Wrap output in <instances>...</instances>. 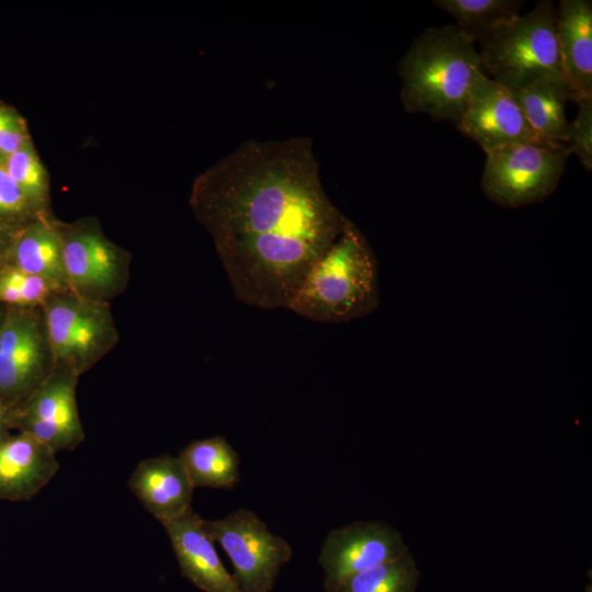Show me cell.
Listing matches in <instances>:
<instances>
[{
    "label": "cell",
    "mask_w": 592,
    "mask_h": 592,
    "mask_svg": "<svg viewBox=\"0 0 592 592\" xmlns=\"http://www.w3.org/2000/svg\"><path fill=\"white\" fill-rule=\"evenodd\" d=\"M127 486L160 523L192 508L195 488L178 456L162 454L139 462Z\"/></svg>",
    "instance_id": "15"
},
{
    "label": "cell",
    "mask_w": 592,
    "mask_h": 592,
    "mask_svg": "<svg viewBox=\"0 0 592 592\" xmlns=\"http://www.w3.org/2000/svg\"><path fill=\"white\" fill-rule=\"evenodd\" d=\"M0 264L43 277L68 289L60 231L58 225L48 218L36 217L16 231Z\"/></svg>",
    "instance_id": "17"
},
{
    "label": "cell",
    "mask_w": 592,
    "mask_h": 592,
    "mask_svg": "<svg viewBox=\"0 0 592 592\" xmlns=\"http://www.w3.org/2000/svg\"><path fill=\"white\" fill-rule=\"evenodd\" d=\"M535 133L550 144H566L569 132L565 107L571 91L563 78H548L512 92Z\"/></svg>",
    "instance_id": "18"
},
{
    "label": "cell",
    "mask_w": 592,
    "mask_h": 592,
    "mask_svg": "<svg viewBox=\"0 0 592 592\" xmlns=\"http://www.w3.org/2000/svg\"><path fill=\"white\" fill-rule=\"evenodd\" d=\"M59 231L67 286L70 293L93 301L110 303L129 281L128 253L92 226Z\"/></svg>",
    "instance_id": "9"
},
{
    "label": "cell",
    "mask_w": 592,
    "mask_h": 592,
    "mask_svg": "<svg viewBox=\"0 0 592 592\" xmlns=\"http://www.w3.org/2000/svg\"><path fill=\"white\" fill-rule=\"evenodd\" d=\"M53 369L42 307H7L0 322V399L12 414Z\"/></svg>",
    "instance_id": "8"
},
{
    "label": "cell",
    "mask_w": 592,
    "mask_h": 592,
    "mask_svg": "<svg viewBox=\"0 0 592 592\" xmlns=\"http://www.w3.org/2000/svg\"><path fill=\"white\" fill-rule=\"evenodd\" d=\"M202 525L218 543L232 565L240 592H271L293 548L272 533L251 510L239 508L223 519H202Z\"/></svg>",
    "instance_id": "7"
},
{
    "label": "cell",
    "mask_w": 592,
    "mask_h": 592,
    "mask_svg": "<svg viewBox=\"0 0 592 592\" xmlns=\"http://www.w3.org/2000/svg\"><path fill=\"white\" fill-rule=\"evenodd\" d=\"M62 292L69 291L43 277L0 264V304L5 307H42L52 296Z\"/></svg>",
    "instance_id": "22"
},
{
    "label": "cell",
    "mask_w": 592,
    "mask_h": 592,
    "mask_svg": "<svg viewBox=\"0 0 592 592\" xmlns=\"http://www.w3.org/2000/svg\"><path fill=\"white\" fill-rule=\"evenodd\" d=\"M409 553L401 533L382 521H355L333 528L327 534L318 557L323 571V592H330L357 572Z\"/></svg>",
    "instance_id": "10"
},
{
    "label": "cell",
    "mask_w": 592,
    "mask_h": 592,
    "mask_svg": "<svg viewBox=\"0 0 592 592\" xmlns=\"http://www.w3.org/2000/svg\"><path fill=\"white\" fill-rule=\"evenodd\" d=\"M56 454L24 432H10L1 437L0 500H32L58 471Z\"/></svg>",
    "instance_id": "14"
},
{
    "label": "cell",
    "mask_w": 592,
    "mask_h": 592,
    "mask_svg": "<svg viewBox=\"0 0 592 592\" xmlns=\"http://www.w3.org/2000/svg\"><path fill=\"white\" fill-rule=\"evenodd\" d=\"M183 578L204 592H240L232 574L223 565L202 517L189 509L161 522Z\"/></svg>",
    "instance_id": "13"
},
{
    "label": "cell",
    "mask_w": 592,
    "mask_h": 592,
    "mask_svg": "<svg viewBox=\"0 0 592 592\" xmlns=\"http://www.w3.org/2000/svg\"><path fill=\"white\" fill-rule=\"evenodd\" d=\"M191 206L235 296L265 310L287 309L349 219L325 192L306 137L240 145L195 181Z\"/></svg>",
    "instance_id": "1"
},
{
    "label": "cell",
    "mask_w": 592,
    "mask_h": 592,
    "mask_svg": "<svg viewBox=\"0 0 592 592\" xmlns=\"http://www.w3.org/2000/svg\"><path fill=\"white\" fill-rule=\"evenodd\" d=\"M378 305L377 259L362 231L348 219L306 272L287 310L317 322L342 323L368 316Z\"/></svg>",
    "instance_id": "3"
},
{
    "label": "cell",
    "mask_w": 592,
    "mask_h": 592,
    "mask_svg": "<svg viewBox=\"0 0 592 592\" xmlns=\"http://www.w3.org/2000/svg\"><path fill=\"white\" fill-rule=\"evenodd\" d=\"M556 33L562 75L571 91V101L592 98V2L560 1Z\"/></svg>",
    "instance_id": "16"
},
{
    "label": "cell",
    "mask_w": 592,
    "mask_h": 592,
    "mask_svg": "<svg viewBox=\"0 0 592 592\" xmlns=\"http://www.w3.org/2000/svg\"><path fill=\"white\" fill-rule=\"evenodd\" d=\"M42 309L54 368L80 376L118 342L110 303L62 292L52 296Z\"/></svg>",
    "instance_id": "5"
},
{
    "label": "cell",
    "mask_w": 592,
    "mask_h": 592,
    "mask_svg": "<svg viewBox=\"0 0 592 592\" xmlns=\"http://www.w3.org/2000/svg\"><path fill=\"white\" fill-rule=\"evenodd\" d=\"M400 98L409 113L457 125L479 73L478 49L455 24L424 30L398 65Z\"/></svg>",
    "instance_id": "2"
},
{
    "label": "cell",
    "mask_w": 592,
    "mask_h": 592,
    "mask_svg": "<svg viewBox=\"0 0 592 592\" xmlns=\"http://www.w3.org/2000/svg\"><path fill=\"white\" fill-rule=\"evenodd\" d=\"M556 18L554 2L544 0L487 32L476 43L485 72L511 92L543 79L563 78Z\"/></svg>",
    "instance_id": "4"
},
{
    "label": "cell",
    "mask_w": 592,
    "mask_h": 592,
    "mask_svg": "<svg viewBox=\"0 0 592 592\" xmlns=\"http://www.w3.org/2000/svg\"><path fill=\"white\" fill-rule=\"evenodd\" d=\"M0 161L34 207L41 212L46 200L47 179L32 147L27 145L12 153L0 156Z\"/></svg>",
    "instance_id": "23"
},
{
    "label": "cell",
    "mask_w": 592,
    "mask_h": 592,
    "mask_svg": "<svg viewBox=\"0 0 592 592\" xmlns=\"http://www.w3.org/2000/svg\"><path fill=\"white\" fill-rule=\"evenodd\" d=\"M421 572L411 553L357 572L330 592H415Z\"/></svg>",
    "instance_id": "21"
},
{
    "label": "cell",
    "mask_w": 592,
    "mask_h": 592,
    "mask_svg": "<svg viewBox=\"0 0 592 592\" xmlns=\"http://www.w3.org/2000/svg\"><path fill=\"white\" fill-rule=\"evenodd\" d=\"M456 127L486 153L515 144L553 145L531 127L512 92L486 72L476 78Z\"/></svg>",
    "instance_id": "12"
},
{
    "label": "cell",
    "mask_w": 592,
    "mask_h": 592,
    "mask_svg": "<svg viewBox=\"0 0 592 592\" xmlns=\"http://www.w3.org/2000/svg\"><path fill=\"white\" fill-rule=\"evenodd\" d=\"M16 231H13L12 228L0 217V261L8 251Z\"/></svg>",
    "instance_id": "27"
},
{
    "label": "cell",
    "mask_w": 592,
    "mask_h": 592,
    "mask_svg": "<svg viewBox=\"0 0 592 592\" xmlns=\"http://www.w3.org/2000/svg\"><path fill=\"white\" fill-rule=\"evenodd\" d=\"M584 592H592V584L591 583L587 584V587L584 589Z\"/></svg>",
    "instance_id": "30"
},
{
    "label": "cell",
    "mask_w": 592,
    "mask_h": 592,
    "mask_svg": "<svg viewBox=\"0 0 592 592\" xmlns=\"http://www.w3.org/2000/svg\"><path fill=\"white\" fill-rule=\"evenodd\" d=\"M12 413L0 399V439L9 434L11 426Z\"/></svg>",
    "instance_id": "28"
},
{
    "label": "cell",
    "mask_w": 592,
    "mask_h": 592,
    "mask_svg": "<svg viewBox=\"0 0 592 592\" xmlns=\"http://www.w3.org/2000/svg\"><path fill=\"white\" fill-rule=\"evenodd\" d=\"M7 307L0 304V322L4 316Z\"/></svg>",
    "instance_id": "29"
},
{
    "label": "cell",
    "mask_w": 592,
    "mask_h": 592,
    "mask_svg": "<svg viewBox=\"0 0 592 592\" xmlns=\"http://www.w3.org/2000/svg\"><path fill=\"white\" fill-rule=\"evenodd\" d=\"M578 112L569 123L566 148L570 155H576L582 167L592 170V98H580L576 101Z\"/></svg>",
    "instance_id": "24"
},
{
    "label": "cell",
    "mask_w": 592,
    "mask_h": 592,
    "mask_svg": "<svg viewBox=\"0 0 592 592\" xmlns=\"http://www.w3.org/2000/svg\"><path fill=\"white\" fill-rule=\"evenodd\" d=\"M78 378L68 369L54 368L12 414V430L34 436L56 453L75 449L84 440L76 398Z\"/></svg>",
    "instance_id": "11"
},
{
    "label": "cell",
    "mask_w": 592,
    "mask_h": 592,
    "mask_svg": "<svg viewBox=\"0 0 592 592\" xmlns=\"http://www.w3.org/2000/svg\"><path fill=\"white\" fill-rule=\"evenodd\" d=\"M38 212L0 161V217H25Z\"/></svg>",
    "instance_id": "25"
},
{
    "label": "cell",
    "mask_w": 592,
    "mask_h": 592,
    "mask_svg": "<svg viewBox=\"0 0 592 592\" xmlns=\"http://www.w3.org/2000/svg\"><path fill=\"white\" fill-rule=\"evenodd\" d=\"M30 145L22 121L12 112L0 109V156Z\"/></svg>",
    "instance_id": "26"
},
{
    "label": "cell",
    "mask_w": 592,
    "mask_h": 592,
    "mask_svg": "<svg viewBox=\"0 0 592 592\" xmlns=\"http://www.w3.org/2000/svg\"><path fill=\"white\" fill-rule=\"evenodd\" d=\"M481 189L494 204L519 208L556 190L570 156L563 144H515L486 153Z\"/></svg>",
    "instance_id": "6"
},
{
    "label": "cell",
    "mask_w": 592,
    "mask_h": 592,
    "mask_svg": "<svg viewBox=\"0 0 592 592\" xmlns=\"http://www.w3.org/2000/svg\"><path fill=\"white\" fill-rule=\"evenodd\" d=\"M434 3L451 14L459 31L473 43L494 26L520 14V0H435Z\"/></svg>",
    "instance_id": "20"
},
{
    "label": "cell",
    "mask_w": 592,
    "mask_h": 592,
    "mask_svg": "<svg viewBox=\"0 0 592 592\" xmlns=\"http://www.w3.org/2000/svg\"><path fill=\"white\" fill-rule=\"evenodd\" d=\"M178 457L194 488L232 489L239 481V456L224 436L193 441Z\"/></svg>",
    "instance_id": "19"
}]
</instances>
